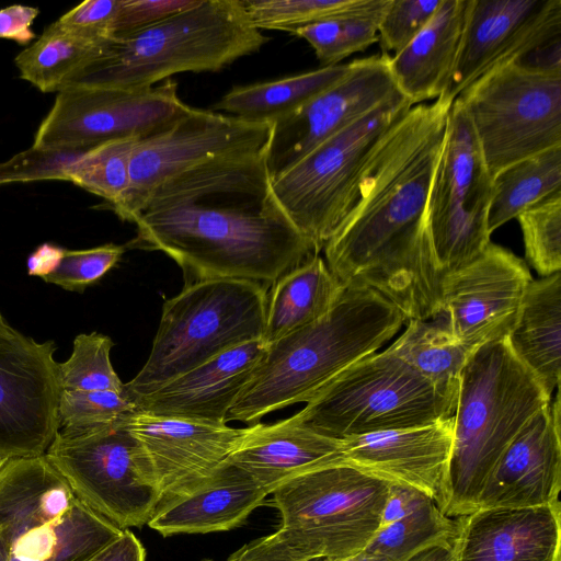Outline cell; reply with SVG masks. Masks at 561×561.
Here are the masks:
<instances>
[{
	"mask_svg": "<svg viewBox=\"0 0 561 561\" xmlns=\"http://www.w3.org/2000/svg\"><path fill=\"white\" fill-rule=\"evenodd\" d=\"M344 288L319 254L285 272L267 293L263 344L267 346L320 320Z\"/></svg>",
	"mask_w": 561,
	"mask_h": 561,
	"instance_id": "obj_29",
	"label": "cell"
},
{
	"mask_svg": "<svg viewBox=\"0 0 561 561\" xmlns=\"http://www.w3.org/2000/svg\"><path fill=\"white\" fill-rule=\"evenodd\" d=\"M267 149L211 159L161 183L135 215L126 249L165 253L188 282L264 285L319 254L273 192Z\"/></svg>",
	"mask_w": 561,
	"mask_h": 561,
	"instance_id": "obj_2",
	"label": "cell"
},
{
	"mask_svg": "<svg viewBox=\"0 0 561 561\" xmlns=\"http://www.w3.org/2000/svg\"><path fill=\"white\" fill-rule=\"evenodd\" d=\"M114 342L98 332L78 334L67 360L58 364L59 385L66 391H116L124 383L113 368Z\"/></svg>",
	"mask_w": 561,
	"mask_h": 561,
	"instance_id": "obj_39",
	"label": "cell"
},
{
	"mask_svg": "<svg viewBox=\"0 0 561 561\" xmlns=\"http://www.w3.org/2000/svg\"><path fill=\"white\" fill-rule=\"evenodd\" d=\"M78 152H47L30 148L0 163V185L38 180L65 181V168Z\"/></svg>",
	"mask_w": 561,
	"mask_h": 561,
	"instance_id": "obj_44",
	"label": "cell"
},
{
	"mask_svg": "<svg viewBox=\"0 0 561 561\" xmlns=\"http://www.w3.org/2000/svg\"><path fill=\"white\" fill-rule=\"evenodd\" d=\"M125 424L139 443L162 493H182L220 467L245 428L135 411ZM160 503V504H161Z\"/></svg>",
	"mask_w": 561,
	"mask_h": 561,
	"instance_id": "obj_19",
	"label": "cell"
},
{
	"mask_svg": "<svg viewBox=\"0 0 561 561\" xmlns=\"http://www.w3.org/2000/svg\"><path fill=\"white\" fill-rule=\"evenodd\" d=\"M125 419L94 430H59L45 453L75 496L121 529L148 524L162 501Z\"/></svg>",
	"mask_w": 561,
	"mask_h": 561,
	"instance_id": "obj_11",
	"label": "cell"
},
{
	"mask_svg": "<svg viewBox=\"0 0 561 561\" xmlns=\"http://www.w3.org/2000/svg\"><path fill=\"white\" fill-rule=\"evenodd\" d=\"M457 99L492 178L561 146V71L508 64L479 78Z\"/></svg>",
	"mask_w": 561,
	"mask_h": 561,
	"instance_id": "obj_10",
	"label": "cell"
},
{
	"mask_svg": "<svg viewBox=\"0 0 561 561\" xmlns=\"http://www.w3.org/2000/svg\"><path fill=\"white\" fill-rule=\"evenodd\" d=\"M364 552V551H363ZM362 561H389L386 558L379 556H373L364 552Z\"/></svg>",
	"mask_w": 561,
	"mask_h": 561,
	"instance_id": "obj_56",
	"label": "cell"
},
{
	"mask_svg": "<svg viewBox=\"0 0 561 561\" xmlns=\"http://www.w3.org/2000/svg\"><path fill=\"white\" fill-rule=\"evenodd\" d=\"M259 31L293 33L314 23L383 9L389 0H241Z\"/></svg>",
	"mask_w": 561,
	"mask_h": 561,
	"instance_id": "obj_37",
	"label": "cell"
},
{
	"mask_svg": "<svg viewBox=\"0 0 561 561\" xmlns=\"http://www.w3.org/2000/svg\"><path fill=\"white\" fill-rule=\"evenodd\" d=\"M57 347L19 331L0 335V457L45 455L59 431Z\"/></svg>",
	"mask_w": 561,
	"mask_h": 561,
	"instance_id": "obj_15",
	"label": "cell"
},
{
	"mask_svg": "<svg viewBox=\"0 0 561 561\" xmlns=\"http://www.w3.org/2000/svg\"><path fill=\"white\" fill-rule=\"evenodd\" d=\"M271 122H249L188 106L179 117L141 137L129 163V184L111 209L131 222L150 194L164 181L211 159L268 148Z\"/></svg>",
	"mask_w": 561,
	"mask_h": 561,
	"instance_id": "obj_14",
	"label": "cell"
},
{
	"mask_svg": "<svg viewBox=\"0 0 561 561\" xmlns=\"http://www.w3.org/2000/svg\"><path fill=\"white\" fill-rule=\"evenodd\" d=\"M227 561H332V559L307 560L293 550L275 531L245 543Z\"/></svg>",
	"mask_w": 561,
	"mask_h": 561,
	"instance_id": "obj_47",
	"label": "cell"
},
{
	"mask_svg": "<svg viewBox=\"0 0 561 561\" xmlns=\"http://www.w3.org/2000/svg\"><path fill=\"white\" fill-rule=\"evenodd\" d=\"M456 519L454 561H561L560 501L478 508Z\"/></svg>",
	"mask_w": 561,
	"mask_h": 561,
	"instance_id": "obj_21",
	"label": "cell"
},
{
	"mask_svg": "<svg viewBox=\"0 0 561 561\" xmlns=\"http://www.w3.org/2000/svg\"><path fill=\"white\" fill-rule=\"evenodd\" d=\"M39 13L38 8L13 4L0 9V38L27 45L35 38L31 26Z\"/></svg>",
	"mask_w": 561,
	"mask_h": 561,
	"instance_id": "obj_49",
	"label": "cell"
},
{
	"mask_svg": "<svg viewBox=\"0 0 561 561\" xmlns=\"http://www.w3.org/2000/svg\"><path fill=\"white\" fill-rule=\"evenodd\" d=\"M404 316L366 287H345L320 320L265 346L226 422L255 423L265 414L310 401L357 360L391 340Z\"/></svg>",
	"mask_w": 561,
	"mask_h": 561,
	"instance_id": "obj_3",
	"label": "cell"
},
{
	"mask_svg": "<svg viewBox=\"0 0 561 561\" xmlns=\"http://www.w3.org/2000/svg\"><path fill=\"white\" fill-rule=\"evenodd\" d=\"M106 42L73 32L58 21L14 59L20 77L39 91L59 92L95 57Z\"/></svg>",
	"mask_w": 561,
	"mask_h": 561,
	"instance_id": "obj_32",
	"label": "cell"
},
{
	"mask_svg": "<svg viewBox=\"0 0 561 561\" xmlns=\"http://www.w3.org/2000/svg\"><path fill=\"white\" fill-rule=\"evenodd\" d=\"M454 102L413 105L385 135L356 184L353 204L324 244L345 287H366L410 320L440 313L444 275L425 225L430 185Z\"/></svg>",
	"mask_w": 561,
	"mask_h": 561,
	"instance_id": "obj_1",
	"label": "cell"
},
{
	"mask_svg": "<svg viewBox=\"0 0 561 561\" xmlns=\"http://www.w3.org/2000/svg\"><path fill=\"white\" fill-rule=\"evenodd\" d=\"M506 340L515 357L552 398L561 376V273L531 280Z\"/></svg>",
	"mask_w": 561,
	"mask_h": 561,
	"instance_id": "obj_27",
	"label": "cell"
},
{
	"mask_svg": "<svg viewBox=\"0 0 561 561\" xmlns=\"http://www.w3.org/2000/svg\"><path fill=\"white\" fill-rule=\"evenodd\" d=\"M433 500L424 492L399 482H390L383 505L380 527L393 523Z\"/></svg>",
	"mask_w": 561,
	"mask_h": 561,
	"instance_id": "obj_48",
	"label": "cell"
},
{
	"mask_svg": "<svg viewBox=\"0 0 561 561\" xmlns=\"http://www.w3.org/2000/svg\"><path fill=\"white\" fill-rule=\"evenodd\" d=\"M268 41L241 0H198L150 26L113 36L67 87L149 89L175 73L219 71Z\"/></svg>",
	"mask_w": 561,
	"mask_h": 561,
	"instance_id": "obj_5",
	"label": "cell"
},
{
	"mask_svg": "<svg viewBox=\"0 0 561 561\" xmlns=\"http://www.w3.org/2000/svg\"><path fill=\"white\" fill-rule=\"evenodd\" d=\"M561 193V146L515 162L493 178L488 228H497L547 197Z\"/></svg>",
	"mask_w": 561,
	"mask_h": 561,
	"instance_id": "obj_33",
	"label": "cell"
},
{
	"mask_svg": "<svg viewBox=\"0 0 561 561\" xmlns=\"http://www.w3.org/2000/svg\"><path fill=\"white\" fill-rule=\"evenodd\" d=\"M266 285L238 278L187 282L162 307L152 347L139 373L124 383L135 403L178 376L240 344L262 340Z\"/></svg>",
	"mask_w": 561,
	"mask_h": 561,
	"instance_id": "obj_6",
	"label": "cell"
},
{
	"mask_svg": "<svg viewBox=\"0 0 561 561\" xmlns=\"http://www.w3.org/2000/svg\"><path fill=\"white\" fill-rule=\"evenodd\" d=\"M493 178L459 99L450 106L432 176L425 225L443 275L479 256L491 242Z\"/></svg>",
	"mask_w": 561,
	"mask_h": 561,
	"instance_id": "obj_12",
	"label": "cell"
},
{
	"mask_svg": "<svg viewBox=\"0 0 561 561\" xmlns=\"http://www.w3.org/2000/svg\"><path fill=\"white\" fill-rule=\"evenodd\" d=\"M146 551L139 539L128 529L85 561H145Z\"/></svg>",
	"mask_w": 561,
	"mask_h": 561,
	"instance_id": "obj_50",
	"label": "cell"
},
{
	"mask_svg": "<svg viewBox=\"0 0 561 561\" xmlns=\"http://www.w3.org/2000/svg\"><path fill=\"white\" fill-rule=\"evenodd\" d=\"M137 411L125 391H66L59 399V430L85 431L122 421Z\"/></svg>",
	"mask_w": 561,
	"mask_h": 561,
	"instance_id": "obj_41",
	"label": "cell"
},
{
	"mask_svg": "<svg viewBox=\"0 0 561 561\" xmlns=\"http://www.w3.org/2000/svg\"><path fill=\"white\" fill-rule=\"evenodd\" d=\"M197 1L198 0H122L114 36L150 26L193 7Z\"/></svg>",
	"mask_w": 561,
	"mask_h": 561,
	"instance_id": "obj_46",
	"label": "cell"
},
{
	"mask_svg": "<svg viewBox=\"0 0 561 561\" xmlns=\"http://www.w3.org/2000/svg\"><path fill=\"white\" fill-rule=\"evenodd\" d=\"M65 250L48 242L41 244L26 260L27 274L44 279L59 266Z\"/></svg>",
	"mask_w": 561,
	"mask_h": 561,
	"instance_id": "obj_51",
	"label": "cell"
},
{
	"mask_svg": "<svg viewBox=\"0 0 561 561\" xmlns=\"http://www.w3.org/2000/svg\"><path fill=\"white\" fill-rule=\"evenodd\" d=\"M389 483L347 462L301 473L271 493L277 534L307 560L363 552L380 527Z\"/></svg>",
	"mask_w": 561,
	"mask_h": 561,
	"instance_id": "obj_8",
	"label": "cell"
},
{
	"mask_svg": "<svg viewBox=\"0 0 561 561\" xmlns=\"http://www.w3.org/2000/svg\"><path fill=\"white\" fill-rule=\"evenodd\" d=\"M519 222L525 259L541 276L561 271V193L526 209Z\"/></svg>",
	"mask_w": 561,
	"mask_h": 561,
	"instance_id": "obj_40",
	"label": "cell"
},
{
	"mask_svg": "<svg viewBox=\"0 0 561 561\" xmlns=\"http://www.w3.org/2000/svg\"><path fill=\"white\" fill-rule=\"evenodd\" d=\"M18 330L12 328L5 320V318L2 316L0 311V335H12L16 333Z\"/></svg>",
	"mask_w": 561,
	"mask_h": 561,
	"instance_id": "obj_54",
	"label": "cell"
},
{
	"mask_svg": "<svg viewBox=\"0 0 561 561\" xmlns=\"http://www.w3.org/2000/svg\"><path fill=\"white\" fill-rule=\"evenodd\" d=\"M268 494L245 471L225 461L213 473L162 502L148 522L162 536L236 528Z\"/></svg>",
	"mask_w": 561,
	"mask_h": 561,
	"instance_id": "obj_24",
	"label": "cell"
},
{
	"mask_svg": "<svg viewBox=\"0 0 561 561\" xmlns=\"http://www.w3.org/2000/svg\"><path fill=\"white\" fill-rule=\"evenodd\" d=\"M265 352L262 340L229 348L135 401L153 415L227 424L229 410Z\"/></svg>",
	"mask_w": 561,
	"mask_h": 561,
	"instance_id": "obj_23",
	"label": "cell"
},
{
	"mask_svg": "<svg viewBox=\"0 0 561 561\" xmlns=\"http://www.w3.org/2000/svg\"><path fill=\"white\" fill-rule=\"evenodd\" d=\"M271 494L307 471L342 462L341 439L321 435L291 417L273 424L255 423L227 458Z\"/></svg>",
	"mask_w": 561,
	"mask_h": 561,
	"instance_id": "obj_25",
	"label": "cell"
},
{
	"mask_svg": "<svg viewBox=\"0 0 561 561\" xmlns=\"http://www.w3.org/2000/svg\"><path fill=\"white\" fill-rule=\"evenodd\" d=\"M10 556V541L7 535L0 530V561H8Z\"/></svg>",
	"mask_w": 561,
	"mask_h": 561,
	"instance_id": "obj_53",
	"label": "cell"
},
{
	"mask_svg": "<svg viewBox=\"0 0 561 561\" xmlns=\"http://www.w3.org/2000/svg\"><path fill=\"white\" fill-rule=\"evenodd\" d=\"M342 462L411 485L436 504L453 447V416L431 424L341 439Z\"/></svg>",
	"mask_w": 561,
	"mask_h": 561,
	"instance_id": "obj_22",
	"label": "cell"
},
{
	"mask_svg": "<svg viewBox=\"0 0 561 561\" xmlns=\"http://www.w3.org/2000/svg\"><path fill=\"white\" fill-rule=\"evenodd\" d=\"M122 531L76 497L58 519L12 538L8 561H85Z\"/></svg>",
	"mask_w": 561,
	"mask_h": 561,
	"instance_id": "obj_30",
	"label": "cell"
},
{
	"mask_svg": "<svg viewBox=\"0 0 561 561\" xmlns=\"http://www.w3.org/2000/svg\"><path fill=\"white\" fill-rule=\"evenodd\" d=\"M122 0H87L57 21L65 27L98 42L114 36Z\"/></svg>",
	"mask_w": 561,
	"mask_h": 561,
	"instance_id": "obj_45",
	"label": "cell"
},
{
	"mask_svg": "<svg viewBox=\"0 0 561 561\" xmlns=\"http://www.w3.org/2000/svg\"><path fill=\"white\" fill-rule=\"evenodd\" d=\"M76 496L45 455L11 458L0 468V530L9 541L68 512Z\"/></svg>",
	"mask_w": 561,
	"mask_h": 561,
	"instance_id": "obj_28",
	"label": "cell"
},
{
	"mask_svg": "<svg viewBox=\"0 0 561 561\" xmlns=\"http://www.w3.org/2000/svg\"><path fill=\"white\" fill-rule=\"evenodd\" d=\"M560 392L537 412L502 453L479 496L478 508L534 507L559 501Z\"/></svg>",
	"mask_w": 561,
	"mask_h": 561,
	"instance_id": "obj_20",
	"label": "cell"
},
{
	"mask_svg": "<svg viewBox=\"0 0 561 561\" xmlns=\"http://www.w3.org/2000/svg\"><path fill=\"white\" fill-rule=\"evenodd\" d=\"M389 58L381 54L351 61L343 78L273 122L266 156L272 179L323 140L400 93L389 70Z\"/></svg>",
	"mask_w": 561,
	"mask_h": 561,
	"instance_id": "obj_17",
	"label": "cell"
},
{
	"mask_svg": "<svg viewBox=\"0 0 561 561\" xmlns=\"http://www.w3.org/2000/svg\"><path fill=\"white\" fill-rule=\"evenodd\" d=\"M187 108L172 79L144 90L68 85L57 92L32 148L47 152H82L112 139L144 137Z\"/></svg>",
	"mask_w": 561,
	"mask_h": 561,
	"instance_id": "obj_13",
	"label": "cell"
},
{
	"mask_svg": "<svg viewBox=\"0 0 561 561\" xmlns=\"http://www.w3.org/2000/svg\"><path fill=\"white\" fill-rule=\"evenodd\" d=\"M387 5L370 13L314 23L300 27L291 34L309 43L321 67L335 66L348 56L364 51L378 42L379 21Z\"/></svg>",
	"mask_w": 561,
	"mask_h": 561,
	"instance_id": "obj_38",
	"label": "cell"
},
{
	"mask_svg": "<svg viewBox=\"0 0 561 561\" xmlns=\"http://www.w3.org/2000/svg\"><path fill=\"white\" fill-rule=\"evenodd\" d=\"M126 245L106 243L84 250H65L59 266L43 280L82 293L100 280L122 259Z\"/></svg>",
	"mask_w": 561,
	"mask_h": 561,
	"instance_id": "obj_42",
	"label": "cell"
},
{
	"mask_svg": "<svg viewBox=\"0 0 561 561\" xmlns=\"http://www.w3.org/2000/svg\"><path fill=\"white\" fill-rule=\"evenodd\" d=\"M204 561H213V560H204ZM227 561V560H226Z\"/></svg>",
	"mask_w": 561,
	"mask_h": 561,
	"instance_id": "obj_58",
	"label": "cell"
},
{
	"mask_svg": "<svg viewBox=\"0 0 561 561\" xmlns=\"http://www.w3.org/2000/svg\"><path fill=\"white\" fill-rule=\"evenodd\" d=\"M551 397L515 357L506 335L483 343L466 362L453 415V447L437 507L448 517L478 510L497 459Z\"/></svg>",
	"mask_w": 561,
	"mask_h": 561,
	"instance_id": "obj_4",
	"label": "cell"
},
{
	"mask_svg": "<svg viewBox=\"0 0 561 561\" xmlns=\"http://www.w3.org/2000/svg\"><path fill=\"white\" fill-rule=\"evenodd\" d=\"M140 138L112 139L78 152L65 168V181L116 205L128 187L130 158Z\"/></svg>",
	"mask_w": 561,
	"mask_h": 561,
	"instance_id": "obj_36",
	"label": "cell"
},
{
	"mask_svg": "<svg viewBox=\"0 0 561 561\" xmlns=\"http://www.w3.org/2000/svg\"><path fill=\"white\" fill-rule=\"evenodd\" d=\"M561 38V0H469L453 77L439 96L454 102L488 72Z\"/></svg>",
	"mask_w": 561,
	"mask_h": 561,
	"instance_id": "obj_16",
	"label": "cell"
},
{
	"mask_svg": "<svg viewBox=\"0 0 561 561\" xmlns=\"http://www.w3.org/2000/svg\"><path fill=\"white\" fill-rule=\"evenodd\" d=\"M407 323L387 350L431 381L458 387L460 373L476 348L455 337L442 314Z\"/></svg>",
	"mask_w": 561,
	"mask_h": 561,
	"instance_id": "obj_34",
	"label": "cell"
},
{
	"mask_svg": "<svg viewBox=\"0 0 561 561\" xmlns=\"http://www.w3.org/2000/svg\"><path fill=\"white\" fill-rule=\"evenodd\" d=\"M469 0H440L419 34L389 58L397 90L412 105L442 96L450 82L465 32Z\"/></svg>",
	"mask_w": 561,
	"mask_h": 561,
	"instance_id": "obj_26",
	"label": "cell"
},
{
	"mask_svg": "<svg viewBox=\"0 0 561 561\" xmlns=\"http://www.w3.org/2000/svg\"><path fill=\"white\" fill-rule=\"evenodd\" d=\"M412 106L397 94L272 179L280 206L318 253L352 206L369 158Z\"/></svg>",
	"mask_w": 561,
	"mask_h": 561,
	"instance_id": "obj_9",
	"label": "cell"
},
{
	"mask_svg": "<svg viewBox=\"0 0 561 561\" xmlns=\"http://www.w3.org/2000/svg\"><path fill=\"white\" fill-rule=\"evenodd\" d=\"M457 519L440 512L434 501L411 514L378 528L365 553L389 561H404L435 545L453 543Z\"/></svg>",
	"mask_w": 561,
	"mask_h": 561,
	"instance_id": "obj_35",
	"label": "cell"
},
{
	"mask_svg": "<svg viewBox=\"0 0 561 561\" xmlns=\"http://www.w3.org/2000/svg\"><path fill=\"white\" fill-rule=\"evenodd\" d=\"M364 552H359L343 559H334L332 561H362Z\"/></svg>",
	"mask_w": 561,
	"mask_h": 561,
	"instance_id": "obj_55",
	"label": "cell"
},
{
	"mask_svg": "<svg viewBox=\"0 0 561 561\" xmlns=\"http://www.w3.org/2000/svg\"><path fill=\"white\" fill-rule=\"evenodd\" d=\"M440 0H389L378 26L382 54L396 55L404 48L434 15Z\"/></svg>",
	"mask_w": 561,
	"mask_h": 561,
	"instance_id": "obj_43",
	"label": "cell"
},
{
	"mask_svg": "<svg viewBox=\"0 0 561 561\" xmlns=\"http://www.w3.org/2000/svg\"><path fill=\"white\" fill-rule=\"evenodd\" d=\"M533 278L512 251L490 242L442 280L440 313L451 334L471 347L507 334Z\"/></svg>",
	"mask_w": 561,
	"mask_h": 561,
	"instance_id": "obj_18",
	"label": "cell"
},
{
	"mask_svg": "<svg viewBox=\"0 0 561 561\" xmlns=\"http://www.w3.org/2000/svg\"><path fill=\"white\" fill-rule=\"evenodd\" d=\"M8 458L0 457V468L5 463Z\"/></svg>",
	"mask_w": 561,
	"mask_h": 561,
	"instance_id": "obj_57",
	"label": "cell"
},
{
	"mask_svg": "<svg viewBox=\"0 0 561 561\" xmlns=\"http://www.w3.org/2000/svg\"><path fill=\"white\" fill-rule=\"evenodd\" d=\"M352 62L321 67L289 77L233 87L211 108L249 122H275L334 84Z\"/></svg>",
	"mask_w": 561,
	"mask_h": 561,
	"instance_id": "obj_31",
	"label": "cell"
},
{
	"mask_svg": "<svg viewBox=\"0 0 561 561\" xmlns=\"http://www.w3.org/2000/svg\"><path fill=\"white\" fill-rule=\"evenodd\" d=\"M457 391L458 387L431 381L385 350L344 369L290 417L321 435L343 439L451 417Z\"/></svg>",
	"mask_w": 561,
	"mask_h": 561,
	"instance_id": "obj_7",
	"label": "cell"
},
{
	"mask_svg": "<svg viewBox=\"0 0 561 561\" xmlns=\"http://www.w3.org/2000/svg\"><path fill=\"white\" fill-rule=\"evenodd\" d=\"M404 561H454L453 547L449 543L431 546Z\"/></svg>",
	"mask_w": 561,
	"mask_h": 561,
	"instance_id": "obj_52",
	"label": "cell"
}]
</instances>
